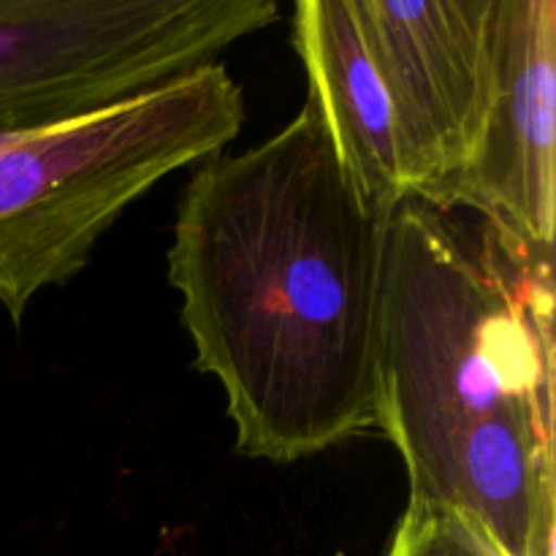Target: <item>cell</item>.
<instances>
[{
	"label": "cell",
	"mask_w": 556,
	"mask_h": 556,
	"mask_svg": "<svg viewBox=\"0 0 556 556\" xmlns=\"http://www.w3.org/2000/svg\"><path fill=\"white\" fill-rule=\"evenodd\" d=\"M389 217L362 199L309 101L190 177L168 282L248 459L293 465L378 429Z\"/></svg>",
	"instance_id": "cell-1"
},
{
	"label": "cell",
	"mask_w": 556,
	"mask_h": 556,
	"mask_svg": "<svg viewBox=\"0 0 556 556\" xmlns=\"http://www.w3.org/2000/svg\"><path fill=\"white\" fill-rule=\"evenodd\" d=\"M459 212L405 199L389 217L378 432L407 503L462 516L503 556H554V250Z\"/></svg>",
	"instance_id": "cell-2"
},
{
	"label": "cell",
	"mask_w": 556,
	"mask_h": 556,
	"mask_svg": "<svg viewBox=\"0 0 556 556\" xmlns=\"http://www.w3.org/2000/svg\"><path fill=\"white\" fill-rule=\"evenodd\" d=\"M244 117L242 87L210 63L0 147V304L14 326L161 179L220 155Z\"/></svg>",
	"instance_id": "cell-3"
},
{
	"label": "cell",
	"mask_w": 556,
	"mask_h": 556,
	"mask_svg": "<svg viewBox=\"0 0 556 556\" xmlns=\"http://www.w3.org/2000/svg\"><path fill=\"white\" fill-rule=\"evenodd\" d=\"M275 0H0V136L101 112L217 63Z\"/></svg>",
	"instance_id": "cell-4"
},
{
	"label": "cell",
	"mask_w": 556,
	"mask_h": 556,
	"mask_svg": "<svg viewBox=\"0 0 556 556\" xmlns=\"http://www.w3.org/2000/svg\"><path fill=\"white\" fill-rule=\"evenodd\" d=\"M394 114L410 199L434 201L481 136L497 0H348Z\"/></svg>",
	"instance_id": "cell-5"
},
{
	"label": "cell",
	"mask_w": 556,
	"mask_h": 556,
	"mask_svg": "<svg viewBox=\"0 0 556 556\" xmlns=\"http://www.w3.org/2000/svg\"><path fill=\"white\" fill-rule=\"evenodd\" d=\"M556 3L497 0L494 81L470 161L429 204L554 250Z\"/></svg>",
	"instance_id": "cell-6"
},
{
	"label": "cell",
	"mask_w": 556,
	"mask_h": 556,
	"mask_svg": "<svg viewBox=\"0 0 556 556\" xmlns=\"http://www.w3.org/2000/svg\"><path fill=\"white\" fill-rule=\"evenodd\" d=\"M293 49L307 71V101L318 109L342 168L380 215L410 199L394 114L364 49L348 0H299Z\"/></svg>",
	"instance_id": "cell-7"
},
{
	"label": "cell",
	"mask_w": 556,
	"mask_h": 556,
	"mask_svg": "<svg viewBox=\"0 0 556 556\" xmlns=\"http://www.w3.org/2000/svg\"><path fill=\"white\" fill-rule=\"evenodd\" d=\"M386 556H503L478 527L448 510L407 503Z\"/></svg>",
	"instance_id": "cell-8"
},
{
	"label": "cell",
	"mask_w": 556,
	"mask_h": 556,
	"mask_svg": "<svg viewBox=\"0 0 556 556\" xmlns=\"http://www.w3.org/2000/svg\"><path fill=\"white\" fill-rule=\"evenodd\" d=\"M20 136H22V134H20ZM11 139H14V136H0V147H5V144H9Z\"/></svg>",
	"instance_id": "cell-9"
}]
</instances>
